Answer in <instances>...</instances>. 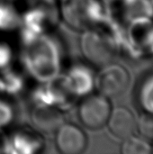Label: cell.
Returning a JSON list of instances; mask_svg holds the SVG:
<instances>
[{
    "label": "cell",
    "instance_id": "cell-1",
    "mask_svg": "<svg viewBox=\"0 0 153 154\" xmlns=\"http://www.w3.org/2000/svg\"><path fill=\"white\" fill-rule=\"evenodd\" d=\"M19 63L35 82H46L63 70L64 47L53 32L20 44Z\"/></svg>",
    "mask_w": 153,
    "mask_h": 154
},
{
    "label": "cell",
    "instance_id": "cell-2",
    "mask_svg": "<svg viewBox=\"0 0 153 154\" xmlns=\"http://www.w3.org/2000/svg\"><path fill=\"white\" fill-rule=\"evenodd\" d=\"M125 34V24L108 16L102 23L85 30L80 37V50L86 61L102 67L117 55Z\"/></svg>",
    "mask_w": 153,
    "mask_h": 154
},
{
    "label": "cell",
    "instance_id": "cell-3",
    "mask_svg": "<svg viewBox=\"0 0 153 154\" xmlns=\"http://www.w3.org/2000/svg\"><path fill=\"white\" fill-rule=\"evenodd\" d=\"M60 22L58 2L29 0L21 10V23L16 32L20 44L51 32Z\"/></svg>",
    "mask_w": 153,
    "mask_h": 154
},
{
    "label": "cell",
    "instance_id": "cell-4",
    "mask_svg": "<svg viewBox=\"0 0 153 154\" xmlns=\"http://www.w3.org/2000/svg\"><path fill=\"white\" fill-rule=\"evenodd\" d=\"M58 6L60 21L80 32L102 23L109 16L107 5L102 0H59Z\"/></svg>",
    "mask_w": 153,
    "mask_h": 154
},
{
    "label": "cell",
    "instance_id": "cell-5",
    "mask_svg": "<svg viewBox=\"0 0 153 154\" xmlns=\"http://www.w3.org/2000/svg\"><path fill=\"white\" fill-rule=\"evenodd\" d=\"M31 106H52L64 113L78 101L64 86L60 75L46 82H36L28 94Z\"/></svg>",
    "mask_w": 153,
    "mask_h": 154
},
{
    "label": "cell",
    "instance_id": "cell-6",
    "mask_svg": "<svg viewBox=\"0 0 153 154\" xmlns=\"http://www.w3.org/2000/svg\"><path fill=\"white\" fill-rule=\"evenodd\" d=\"M77 111L83 126L96 130L106 125L112 106L108 97L98 92H92L78 101Z\"/></svg>",
    "mask_w": 153,
    "mask_h": 154
},
{
    "label": "cell",
    "instance_id": "cell-7",
    "mask_svg": "<svg viewBox=\"0 0 153 154\" xmlns=\"http://www.w3.org/2000/svg\"><path fill=\"white\" fill-rule=\"evenodd\" d=\"M60 77L66 88L77 99L94 92L96 73L87 61H77L63 69Z\"/></svg>",
    "mask_w": 153,
    "mask_h": 154
},
{
    "label": "cell",
    "instance_id": "cell-8",
    "mask_svg": "<svg viewBox=\"0 0 153 154\" xmlns=\"http://www.w3.org/2000/svg\"><path fill=\"white\" fill-rule=\"evenodd\" d=\"M130 75L126 69L119 64L108 63L100 67L96 73L95 88L97 92L110 98L122 94L128 87Z\"/></svg>",
    "mask_w": 153,
    "mask_h": 154
},
{
    "label": "cell",
    "instance_id": "cell-9",
    "mask_svg": "<svg viewBox=\"0 0 153 154\" xmlns=\"http://www.w3.org/2000/svg\"><path fill=\"white\" fill-rule=\"evenodd\" d=\"M8 153L37 154L41 152L46 142L41 131L35 127L20 126L7 134Z\"/></svg>",
    "mask_w": 153,
    "mask_h": 154
},
{
    "label": "cell",
    "instance_id": "cell-10",
    "mask_svg": "<svg viewBox=\"0 0 153 154\" xmlns=\"http://www.w3.org/2000/svg\"><path fill=\"white\" fill-rule=\"evenodd\" d=\"M106 5L109 16L125 25L138 19L153 18V0H113Z\"/></svg>",
    "mask_w": 153,
    "mask_h": 154
},
{
    "label": "cell",
    "instance_id": "cell-11",
    "mask_svg": "<svg viewBox=\"0 0 153 154\" xmlns=\"http://www.w3.org/2000/svg\"><path fill=\"white\" fill-rule=\"evenodd\" d=\"M55 146L62 154L83 153L88 139L85 131L74 123L63 122L55 130Z\"/></svg>",
    "mask_w": 153,
    "mask_h": 154
},
{
    "label": "cell",
    "instance_id": "cell-12",
    "mask_svg": "<svg viewBox=\"0 0 153 154\" xmlns=\"http://www.w3.org/2000/svg\"><path fill=\"white\" fill-rule=\"evenodd\" d=\"M5 93L11 97L17 98L28 90L30 78L20 63L14 62L11 66L0 71Z\"/></svg>",
    "mask_w": 153,
    "mask_h": 154
},
{
    "label": "cell",
    "instance_id": "cell-13",
    "mask_svg": "<svg viewBox=\"0 0 153 154\" xmlns=\"http://www.w3.org/2000/svg\"><path fill=\"white\" fill-rule=\"evenodd\" d=\"M106 125L115 137L124 140L133 134L136 119L129 109L120 106L112 109Z\"/></svg>",
    "mask_w": 153,
    "mask_h": 154
},
{
    "label": "cell",
    "instance_id": "cell-14",
    "mask_svg": "<svg viewBox=\"0 0 153 154\" xmlns=\"http://www.w3.org/2000/svg\"><path fill=\"white\" fill-rule=\"evenodd\" d=\"M30 117L33 126L41 132L55 131L64 121V112L52 106H31Z\"/></svg>",
    "mask_w": 153,
    "mask_h": 154
},
{
    "label": "cell",
    "instance_id": "cell-15",
    "mask_svg": "<svg viewBox=\"0 0 153 154\" xmlns=\"http://www.w3.org/2000/svg\"><path fill=\"white\" fill-rule=\"evenodd\" d=\"M21 23V10L9 0H0V35L17 32Z\"/></svg>",
    "mask_w": 153,
    "mask_h": 154
},
{
    "label": "cell",
    "instance_id": "cell-16",
    "mask_svg": "<svg viewBox=\"0 0 153 154\" xmlns=\"http://www.w3.org/2000/svg\"><path fill=\"white\" fill-rule=\"evenodd\" d=\"M137 100L143 112L153 114V74L145 77L141 82Z\"/></svg>",
    "mask_w": 153,
    "mask_h": 154
},
{
    "label": "cell",
    "instance_id": "cell-17",
    "mask_svg": "<svg viewBox=\"0 0 153 154\" xmlns=\"http://www.w3.org/2000/svg\"><path fill=\"white\" fill-rule=\"evenodd\" d=\"M16 116L15 98L7 95H0V129L9 127Z\"/></svg>",
    "mask_w": 153,
    "mask_h": 154
},
{
    "label": "cell",
    "instance_id": "cell-18",
    "mask_svg": "<svg viewBox=\"0 0 153 154\" xmlns=\"http://www.w3.org/2000/svg\"><path fill=\"white\" fill-rule=\"evenodd\" d=\"M121 152L124 154H149L152 152V148L149 141L142 137H136L131 135L124 139Z\"/></svg>",
    "mask_w": 153,
    "mask_h": 154
},
{
    "label": "cell",
    "instance_id": "cell-19",
    "mask_svg": "<svg viewBox=\"0 0 153 154\" xmlns=\"http://www.w3.org/2000/svg\"><path fill=\"white\" fill-rule=\"evenodd\" d=\"M15 51L6 36L0 35V71L15 62Z\"/></svg>",
    "mask_w": 153,
    "mask_h": 154
},
{
    "label": "cell",
    "instance_id": "cell-20",
    "mask_svg": "<svg viewBox=\"0 0 153 154\" xmlns=\"http://www.w3.org/2000/svg\"><path fill=\"white\" fill-rule=\"evenodd\" d=\"M136 129L143 139L153 141V114L143 112L136 120Z\"/></svg>",
    "mask_w": 153,
    "mask_h": 154
},
{
    "label": "cell",
    "instance_id": "cell-21",
    "mask_svg": "<svg viewBox=\"0 0 153 154\" xmlns=\"http://www.w3.org/2000/svg\"><path fill=\"white\" fill-rule=\"evenodd\" d=\"M0 153H8V143H7V134L5 130L0 129Z\"/></svg>",
    "mask_w": 153,
    "mask_h": 154
},
{
    "label": "cell",
    "instance_id": "cell-22",
    "mask_svg": "<svg viewBox=\"0 0 153 154\" xmlns=\"http://www.w3.org/2000/svg\"><path fill=\"white\" fill-rule=\"evenodd\" d=\"M0 95H7L5 91V88H4V85H3V82L1 80V78H0ZM8 96V95H7ZM10 97V96H9Z\"/></svg>",
    "mask_w": 153,
    "mask_h": 154
},
{
    "label": "cell",
    "instance_id": "cell-23",
    "mask_svg": "<svg viewBox=\"0 0 153 154\" xmlns=\"http://www.w3.org/2000/svg\"><path fill=\"white\" fill-rule=\"evenodd\" d=\"M9 1H11L12 3H14V4H15V5H18V4H20V3H23L25 5L29 0H9Z\"/></svg>",
    "mask_w": 153,
    "mask_h": 154
},
{
    "label": "cell",
    "instance_id": "cell-24",
    "mask_svg": "<svg viewBox=\"0 0 153 154\" xmlns=\"http://www.w3.org/2000/svg\"><path fill=\"white\" fill-rule=\"evenodd\" d=\"M103 2H105L106 4H108L109 2H111V1H113V0H102Z\"/></svg>",
    "mask_w": 153,
    "mask_h": 154
},
{
    "label": "cell",
    "instance_id": "cell-25",
    "mask_svg": "<svg viewBox=\"0 0 153 154\" xmlns=\"http://www.w3.org/2000/svg\"><path fill=\"white\" fill-rule=\"evenodd\" d=\"M53 1H56V2H58V1H59V0H53Z\"/></svg>",
    "mask_w": 153,
    "mask_h": 154
},
{
    "label": "cell",
    "instance_id": "cell-26",
    "mask_svg": "<svg viewBox=\"0 0 153 154\" xmlns=\"http://www.w3.org/2000/svg\"><path fill=\"white\" fill-rule=\"evenodd\" d=\"M151 148H152V152H153V146H151Z\"/></svg>",
    "mask_w": 153,
    "mask_h": 154
}]
</instances>
